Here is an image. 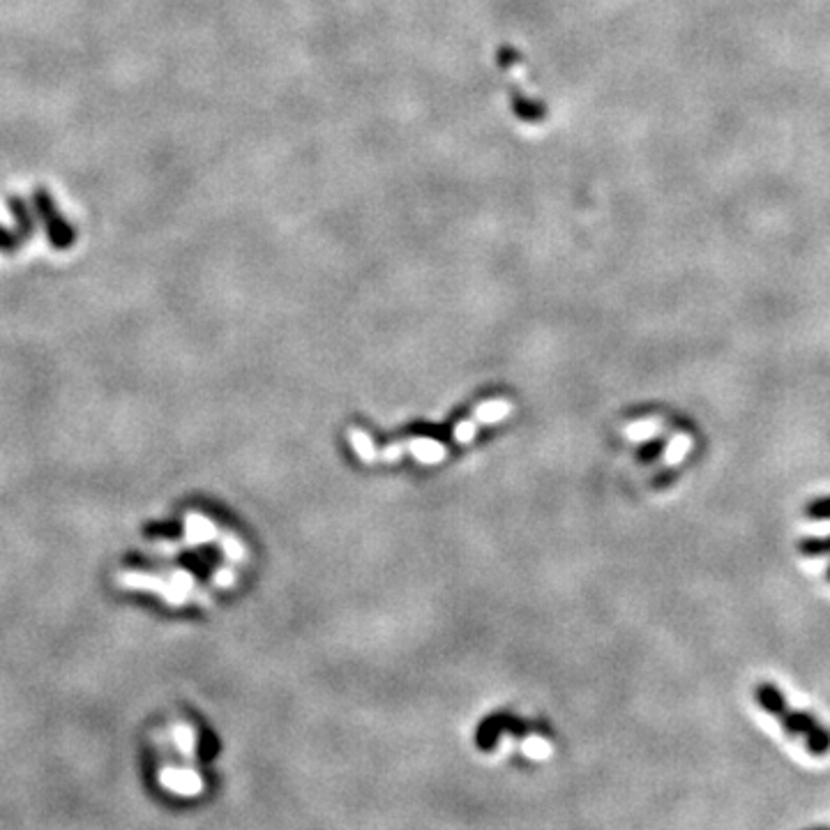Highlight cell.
<instances>
[{"mask_svg":"<svg viewBox=\"0 0 830 830\" xmlns=\"http://www.w3.org/2000/svg\"><path fill=\"white\" fill-rule=\"evenodd\" d=\"M754 701L764 713L775 717L792 741H800L812 757H826L830 752V729L819 722V717L808 710H796L789 706L787 697L777 685L759 683L754 688Z\"/></svg>","mask_w":830,"mask_h":830,"instance_id":"1","label":"cell"},{"mask_svg":"<svg viewBox=\"0 0 830 830\" xmlns=\"http://www.w3.org/2000/svg\"><path fill=\"white\" fill-rule=\"evenodd\" d=\"M35 208H38V215L42 217L44 229L49 233V242L55 247V250H70L77 241V231L72 229L70 224L65 222L61 213H58V208H55L54 199L49 197V191L47 190H35Z\"/></svg>","mask_w":830,"mask_h":830,"instance_id":"2","label":"cell"},{"mask_svg":"<svg viewBox=\"0 0 830 830\" xmlns=\"http://www.w3.org/2000/svg\"><path fill=\"white\" fill-rule=\"evenodd\" d=\"M118 581H121L123 586H127V589L146 590V593H157V596L162 597V600L169 602V605H174V606L185 605V602L190 600V597H187L185 593H181V590L175 589V586L171 584L169 580H162V577H155V574L123 572L121 577H118Z\"/></svg>","mask_w":830,"mask_h":830,"instance_id":"3","label":"cell"},{"mask_svg":"<svg viewBox=\"0 0 830 830\" xmlns=\"http://www.w3.org/2000/svg\"><path fill=\"white\" fill-rule=\"evenodd\" d=\"M162 789L182 798H194L206 789V780L194 768H178V766H162L157 773Z\"/></svg>","mask_w":830,"mask_h":830,"instance_id":"4","label":"cell"},{"mask_svg":"<svg viewBox=\"0 0 830 830\" xmlns=\"http://www.w3.org/2000/svg\"><path fill=\"white\" fill-rule=\"evenodd\" d=\"M406 448L411 457L422 466H436L448 457V448L436 438H411L406 441Z\"/></svg>","mask_w":830,"mask_h":830,"instance_id":"5","label":"cell"},{"mask_svg":"<svg viewBox=\"0 0 830 830\" xmlns=\"http://www.w3.org/2000/svg\"><path fill=\"white\" fill-rule=\"evenodd\" d=\"M217 538V526L210 521L208 517L199 512H190L185 517V540L182 545L185 546H199V545H208V542H213Z\"/></svg>","mask_w":830,"mask_h":830,"instance_id":"6","label":"cell"},{"mask_svg":"<svg viewBox=\"0 0 830 830\" xmlns=\"http://www.w3.org/2000/svg\"><path fill=\"white\" fill-rule=\"evenodd\" d=\"M510 411H512V406H510L508 399H487V402H482V404L478 406L473 418L478 420V425L489 427L505 420L510 415Z\"/></svg>","mask_w":830,"mask_h":830,"instance_id":"7","label":"cell"},{"mask_svg":"<svg viewBox=\"0 0 830 830\" xmlns=\"http://www.w3.org/2000/svg\"><path fill=\"white\" fill-rule=\"evenodd\" d=\"M171 743L175 750L185 757V759H194L199 748V733L191 724H175L171 726Z\"/></svg>","mask_w":830,"mask_h":830,"instance_id":"8","label":"cell"},{"mask_svg":"<svg viewBox=\"0 0 830 830\" xmlns=\"http://www.w3.org/2000/svg\"><path fill=\"white\" fill-rule=\"evenodd\" d=\"M519 750H521V754H524L529 761H545L552 757L554 745L549 743L545 736H536V733H530V736H526L524 741L519 743Z\"/></svg>","mask_w":830,"mask_h":830,"instance_id":"9","label":"cell"},{"mask_svg":"<svg viewBox=\"0 0 830 830\" xmlns=\"http://www.w3.org/2000/svg\"><path fill=\"white\" fill-rule=\"evenodd\" d=\"M349 441H351V448H353V453L358 454V457H360L362 462H365V464H374V462H377L378 450H377V445H374V441H372V436H369V434L362 432V429H351Z\"/></svg>","mask_w":830,"mask_h":830,"instance_id":"10","label":"cell"},{"mask_svg":"<svg viewBox=\"0 0 830 830\" xmlns=\"http://www.w3.org/2000/svg\"><path fill=\"white\" fill-rule=\"evenodd\" d=\"M796 549L803 558H826V556H830V536L805 538V540H798Z\"/></svg>","mask_w":830,"mask_h":830,"instance_id":"11","label":"cell"},{"mask_svg":"<svg viewBox=\"0 0 830 830\" xmlns=\"http://www.w3.org/2000/svg\"><path fill=\"white\" fill-rule=\"evenodd\" d=\"M803 517L809 521H830V496H819L805 503Z\"/></svg>","mask_w":830,"mask_h":830,"instance_id":"12","label":"cell"},{"mask_svg":"<svg viewBox=\"0 0 830 830\" xmlns=\"http://www.w3.org/2000/svg\"><path fill=\"white\" fill-rule=\"evenodd\" d=\"M10 208L12 213H14V219H17L19 226V241L28 238V235L33 233V222H30V215L26 210V203L21 199H10Z\"/></svg>","mask_w":830,"mask_h":830,"instance_id":"13","label":"cell"},{"mask_svg":"<svg viewBox=\"0 0 830 830\" xmlns=\"http://www.w3.org/2000/svg\"><path fill=\"white\" fill-rule=\"evenodd\" d=\"M666 448H669V438L666 436L650 438V441H646L644 445H641L639 459L644 464H650V462H656L657 457H662V454L666 453Z\"/></svg>","mask_w":830,"mask_h":830,"instance_id":"14","label":"cell"},{"mask_svg":"<svg viewBox=\"0 0 830 830\" xmlns=\"http://www.w3.org/2000/svg\"><path fill=\"white\" fill-rule=\"evenodd\" d=\"M222 552H224V556L233 563H242L247 558L245 542L235 536H226L224 540H222Z\"/></svg>","mask_w":830,"mask_h":830,"instance_id":"15","label":"cell"},{"mask_svg":"<svg viewBox=\"0 0 830 830\" xmlns=\"http://www.w3.org/2000/svg\"><path fill=\"white\" fill-rule=\"evenodd\" d=\"M478 427L480 425H478L476 418L459 422V425L454 427V441H457L459 445H469V443H473L478 436Z\"/></svg>","mask_w":830,"mask_h":830,"instance_id":"16","label":"cell"},{"mask_svg":"<svg viewBox=\"0 0 830 830\" xmlns=\"http://www.w3.org/2000/svg\"><path fill=\"white\" fill-rule=\"evenodd\" d=\"M406 453H409V448H406V441H397V443H393V445H388V448L383 450L381 459H383V462H388V464H394V462H399V459L404 457Z\"/></svg>","mask_w":830,"mask_h":830,"instance_id":"17","label":"cell"},{"mask_svg":"<svg viewBox=\"0 0 830 830\" xmlns=\"http://www.w3.org/2000/svg\"><path fill=\"white\" fill-rule=\"evenodd\" d=\"M213 581H215V586H222V589H226V586H233V581H235L233 570H229V568H219L217 572H215Z\"/></svg>","mask_w":830,"mask_h":830,"instance_id":"18","label":"cell"},{"mask_svg":"<svg viewBox=\"0 0 830 830\" xmlns=\"http://www.w3.org/2000/svg\"><path fill=\"white\" fill-rule=\"evenodd\" d=\"M19 245L17 235H12L5 226H0V250L3 251H12L14 247Z\"/></svg>","mask_w":830,"mask_h":830,"instance_id":"19","label":"cell"},{"mask_svg":"<svg viewBox=\"0 0 830 830\" xmlns=\"http://www.w3.org/2000/svg\"><path fill=\"white\" fill-rule=\"evenodd\" d=\"M514 748H517L514 738L510 736V733H505V736H503V741H501V748H498V757H508V754L512 752Z\"/></svg>","mask_w":830,"mask_h":830,"instance_id":"20","label":"cell"},{"mask_svg":"<svg viewBox=\"0 0 830 830\" xmlns=\"http://www.w3.org/2000/svg\"><path fill=\"white\" fill-rule=\"evenodd\" d=\"M824 577H826V581H828V584H830V565H828V568H826Z\"/></svg>","mask_w":830,"mask_h":830,"instance_id":"21","label":"cell"}]
</instances>
